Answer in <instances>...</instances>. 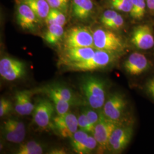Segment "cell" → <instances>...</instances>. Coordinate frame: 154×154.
<instances>
[{
    "label": "cell",
    "mask_w": 154,
    "mask_h": 154,
    "mask_svg": "<svg viewBox=\"0 0 154 154\" xmlns=\"http://www.w3.org/2000/svg\"><path fill=\"white\" fill-rule=\"evenodd\" d=\"M81 90L85 102L91 108L98 110L104 106L106 90L102 80L93 76L85 77L81 83Z\"/></svg>",
    "instance_id": "1"
},
{
    "label": "cell",
    "mask_w": 154,
    "mask_h": 154,
    "mask_svg": "<svg viewBox=\"0 0 154 154\" xmlns=\"http://www.w3.org/2000/svg\"><path fill=\"white\" fill-rule=\"evenodd\" d=\"M115 60L113 52L103 50H95L93 56L85 61L67 65L69 69L75 71L90 72L103 69Z\"/></svg>",
    "instance_id": "2"
},
{
    "label": "cell",
    "mask_w": 154,
    "mask_h": 154,
    "mask_svg": "<svg viewBox=\"0 0 154 154\" xmlns=\"http://www.w3.org/2000/svg\"><path fill=\"white\" fill-rule=\"evenodd\" d=\"M93 35L94 48L97 49L115 52L121 50L123 47L121 39L110 30L97 29Z\"/></svg>",
    "instance_id": "3"
},
{
    "label": "cell",
    "mask_w": 154,
    "mask_h": 154,
    "mask_svg": "<svg viewBox=\"0 0 154 154\" xmlns=\"http://www.w3.org/2000/svg\"><path fill=\"white\" fill-rule=\"evenodd\" d=\"M55 106L51 100L39 99L33 110V120L35 125L41 130H46L51 125Z\"/></svg>",
    "instance_id": "4"
},
{
    "label": "cell",
    "mask_w": 154,
    "mask_h": 154,
    "mask_svg": "<svg viewBox=\"0 0 154 154\" xmlns=\"http://www.w3.org/2000/svg\"><path fill=\"white\" fill-rule=\"evenodd\" d=\"M127 107L125 97L118 93L111 94L103 106V114L109 120L120 123Z\"/></svg>",
    "instance_id": "5"
},
{
    "label": "cell",
    "mask_w": 154,
    "mask_h": 154,
    "mask_svg": "<svg viewBox=\"0 0 154 154\" xmlns=\"http://www.w3.org/2000/svg\"><path fill=\"white\" fill-rule=\"evenodd\" d=\"M26 72V64L22 61L11 57H4L0 60V75L4 80L19 79L25 75Z\"/></svg>",
    "instance_id": "6"
},
{
    "label": "cell",
    "mask_w": 154,
    "mask_h": 154,
    "mask_svg": "<svg viewBox=\"0 0 154 154\" xmlns=\"http://www.w3.org/2000/svg\"><path fill=\"white\" fill-rule=\"evenodd\" d=\"M66 48H94L93 35L88 29L74 27L68 30L65 37Z\"/></svg>",
    "instance_id": "7"
},
{
    "label": "cell",
    "mask_w": 154,
    "mask_h": 154,
    "mask_svg": "<svg viewBox=\"0 0 154 154\" xmlns=\"http://www.w3.org/2000/svg\"><path fill=\"white\" fill-rule=\"evenodd\" d=\"M51 126L61 137L70 138L78 131V118L70 112L58 116L53 118Z\"/></svg>",
    "instance_id": "8"
},
{
    "label": "cell",
    "mask_w": 154,
    "mask_h": 154,
    "mask_svg": "<svg viewBox=\"0 0 154 154\" xmlns=\"http://www.w3.org/2000/svg\"><path fill=\"white\" fill-rule=\"evenodd\" d=\"M120 123L112 121L107 119L103 114L100 113V119L94 129V138L102 149H108L110 137L116 127Z\"/></svg>",
    "instance_id": "9"
},
{
    "label": "cell",
    "mask_w": 154,
    "mask_h": 154,
    "mask_svg": "<svg viewBox=\"0 0 154 154\" xmlns=\"http://www.w3.org/2000/svg\"><path fill=\"white\" fill-rule=\"evenodd\" d=\"M132 134L133 129L131 127L118 126L110 137L108 149L116 154L123 151L130 142Z\"/></svg>",
    "instance_id": "10"
},
{
    "label": "cell",
    "mask_w": 154,
    "mask_h": 154,
    "mask_svg": "<svg viewBox=\"0 0 154 154\" xmlns=\"http://www.w3.org/2000/svg\"><path fill=\"white\" fill-rule=\"evenodd\" d=\"M2 134L6 140L13 143H21L26 136L24 123L15 119H8L2 125Z\"/></svg>",
    "instance_id": "11"
},
{
    "label": "cell",
    "mask_w": 154,
    "mask_h": 154,
    "mask_svg": "<svg viewBox=\"0 0 154 154\" xmlns=\"http://www.w3.org/2000/svg\"><path fill=\"white\" fill-rule=\"evenodd\" d=\"M131 42L139 49L148 50L154 46V37L151 28L142 25L134 28Z\"/></svg>",
    "instance_id": "12"
},
{
    "label": "cell",
    "mask_w": 154,
    "mask_h": 154,
    "mask_svg": "<svg viewBox=\"0 0 154 154\" xmlns=\"http://www.w3.org/2000/svg\"><path fill=\"white\" fill-rule=\"evenodd\" d=\"M17 21L22 29L34 30L38 22V18L29 6L21 3L17 8Z\"/></svg>",
    "instance_id": "13"
},
{
    "label": "cell",
    "mask_w": 154,
    "mask_h": 154,
    "mask_svg": "<svg viewBox=\"0 0 154 154\" xmlns=\"http://www.w3.org/2000/svg\"><path fill=\"white\" fill-rule=\"evenodd\" d=\"M124 67L130 75H139L149 69V62L145 55L139 53H134L125 61Z\"/></svg>",
    "instance_id": "14"
},
{
    "label": "cell",
    "mask_w": 154,
    "mask_h": 154,
    "mask_svg": "<svg viewBox=\"0 0 154 154\" xmlns=\"http://www.w3.org/2000/svg\"><path fill=\"white\" fill-rule=\"evenodd\" d=\"M32 92L29 90L18 91L15 93L14 110L20 116H28L33 112L35 105L32 101Z\"/></svg>",
    "instance_id": "15"
},
{
    "label": "cell",
    "mask_w": 154,
    "mask_h": 154,
    "mask_svg": "<svg viewBox=\"0 0 154 154\" xmlns=\"http://www.w3.org/2000/svg\"><path fill=\"white\" fill-rule=\"evenodd\" d=\"M95 51L90 47L66 48L63 58L65 65L86 61L93 56Z\"/></svg>",
    "instance_id": "16"
},
{
    "label": "cell",
    "mask_w": 154,
    "mask_h": 154,
    "mask_svg": "<svg viewBox=\"0 0 154 154\" xmlns=\"http://www.w3.org/2000/svg\"><path fill=\"white\" fill-rule=\"evenodd\" d=\"M93 8L91 0H72L73 15L79 20H86L91 14Z\"/></svg>",
    "instance_id": "17"
},
{
    "label": "cell",
    "mask_w": 154,
    "mask_h": 154,
    "mask_svg": "<svg viewBox=\"0 0 154 154\" xmlns=\"http://www.w3.org/2000/svg\"><path fill=\"white\" fill-rule=\"evenodd\" d=\"M45 93L48 94L50 100L53 102L57 115L61 116L69 112L70 106H71L70 104L63 99L50 86L45 88Z\"/></svg>",
    "instance_id": "18"
},
{
    "label": "cell",
    "mask_w": 154,
    "mask_h": 154,
    "mask_svg": "<svg viewBox=\"0 0 154 154\" xmlns=\"http://www.w3.org/2000/svg\"><path fill=\"white\" fill-rule=\"evenodd\" d=\"M21 2L29 6L39 20H45L49 13L50 6L46 0H21Z\"/></svg>",
    "instance_id": "19"
},
{
    "label": "cell",
    "mask_w": 154,
    "mask_h": 154,
    "mask_svg": "<svg viewBox=\"0 0 154 154\" xmlns=\"http://www.w3.org/2000/svg\"><path fill=\"white\" fill-rule=\"evenodd\" d=\"M64 34L63 26L58 24H53L49 26L45 34V40L49 44H57L62 38Z\"/></svg>",
    "instance_id": "20"
},
{
    "label": "cell",
    "mask_w": 154,
    "mask_h": 154,
    "mask_svg": "<svg viewBox=\"0 0 154 154\" xmlns=\"http://www.w3.org/2000/svg\"><path fill=\"white\" fill-rule=\"evenodd\" d=\"M55 92L58 94L65 100L69 102L70 105H77L78 102L77 96L70 88L60 84H53L50 85Z\"/></svg>",
    "instance_id": "21"
},
{
    "label": "cell",
    "mask_w": 154,
    "mask_h": 154,
    "mask_svg": "<svg viewBox=\"0 0 154 154\" xmlns=\"http://www.w3.org/2000/svg\"><path fill=\"white\" fill-rule=\"evenodd\" d=\"M43 147L38 142L31 140L21 144L17 151V154H41L43 153Z\"/></svg>",
    "instance_id": "22"
},
{
    "label": "cell",
    "mask_w": 154,
    "mask_h": 154,
    "mask_svg": "<svg viewBox=\"0 0 154 154\" xmlns=\"http://www.w3.org/2000/svg\"><path fill=\"white\" fill-rule=\"evenodd\" d=\"M145 0H133V5L130 15L134 19L141 20L146 12Z\"/></svg>",
    "instance_id": "23"
},
{
    "label": "cell",
    "mask_w": 154,
    "mask_h": 154,
    "mask_svg": "<svg viewBox=\"0 0 154 154\" xmlns=\"http://www.w3.org/2000/svg\"><path fill=\"white\" fill-rule=\"evenodd\" d=\"M97 144V141L94 137L89 135L75 152L79 154H90L96 148Z\"/></svg>",
    "instance_id": "24"
},
{
    "label": "cell",
    "mask_w": 154,
    "mask_h": 154,
    "mask_svg": "<svg viewBox=\"0 0 154 154\" xmlns=\"http://www.w3.org/2000/svg\"><path fill=\"white\" fill-rule=\"evenodd\" d=\"M88 133L82 130H78L74 134V135L70 138L71 146L73 150L75 151L85 141V140L88 137Z\"/></svg>",
    "instance_id": "25"
},
{
    "label": "cell",
    "mask_w": 154,
    "mask_h": 154,
    "mask_svg": "<svg viewBox=\"0 0 154 154\" xmlns=\"http://www.w3.org/2000/svg\"><path fill=\"white\" fill-rule=\"evenodd\" d=\"M112 7L124 12H130L132 9L133 0H111Z\"/></svg>",
    "instance_id": "26"
},
{
    "label": "cell",
    "mask_w": 154,
    "mask_h": 154,
    "mask_svg": "<svg viewBox=\"0 0 154 154\" xmlns=\"http://www.w3.org/2000/svg\"><path fill=\"white\" fill-rule=\"evenodd\" d=\"M78 127L80 128L81 130L88 133H93L94 127L90 123V122L89 121L87 116L83 111L78 117Z\"/></svg>",
    "instance_id": "27"
},
{
    "label": "cell",
    "mask_w": 154,
    "mask_h": 154,
    "mask_svg": "<svg viewBox=\"0 0 154 154\" xmlns=\"http://www.w3.org/2000/svg\"><path fill=\"white\" fill-rule=\"evenodd\" d=\"M51 8L58 9L63 12L67 11L69 0H46Z\"/></svg>",
    "instance_id": "28"
},
{
    "label": "cell",
    "mask_w": 154,
    "mask_h": 154,
    "mask_svg": "<svg viewBox=\"0 0 154 154\" xmlns=\"http://www.w3.org/2000/svg\"><path fill=\"white\" fill-rule=\"evenodd\" d=\"M12 109L11 102L8 99L2 98L0 100V116L8 115Z\"/></svg>",
    "instance_id": "29"
},
{
    "label": "cell",
    "mask_w": 154,
    "mask_h": 154,
    "mask_svg": "<svg viewBox=\"0 0 154 154\" xmlns=\"http://www.w3.org/2000/svg\"><path fill=\"white\" fill-rule=\"evenodd\" d=\"M94 110V109L92 108L91 109L87 108V109H85L83 110V111L87 116L89 121L90 122V123L95 127V126L99 122V119H100V114H99L98 112H97Z\"/></svg>",
    "instance_id": "30"
},
{
    "label": "cell",
    "mask_w": 154,
    "mask_h": 154,
    "mask_svg": "<svg viewBox=\"0 0 154 154\" xmlns=\"http://www.w3.org/2000/svg\"><path fill=\"white\" fill-rule=\"evenodd\" d=\"M49 13L54 17L57 24L60 25L62 26L65 25L66 22V17L63 14V11L57 9L51 8L50 10Z\"/></svg>",
    "instance_id": "31"
},
{
    "label": "cell",
    "mask_w": 154,
    "mask_h": 154,
    "mask_svg": "<svg viewBox=\"0 0 154 154\" xmlns=\"http://www.w3.org/2000/svg\"><path fill=\"white\" fill-rule=\"evenodd\" d=\"M124 24V20L121 15L118 14L116 18L111 22L108 23L105 26L107 28L113 29H118L123 26Z\"/></svg>",
    "instance_id": "32"
},
{
    "label": "cell",
    "mask_w": 154,
    "mask_h": 154,
    "mask_svg": "<svg viewBox=\"0 0 154 154\" xmlns=\"http://www.w3.org/2000/svg\"><path fill=\"white\" fill-rule=\"evenodd\" d=\"M118 15V14L114 11H106L104 12L103 16L101 18V22L106 26L108 23H109L112 20H114Z\"/></svg>",
    "instance_id": "33"
},
{
    "label": "cell",
    "mask_w": 154,
    "mask_h": 154,
    "mask_svg": "<svg viewBox=\"0 0 154 154\" xmlns=\"http://www.w3.org/2000/svg\"><path fill=\"white\" fill-rule=\"evenodd\" d=\"M147 92L154 99V78L149 79L146 85Z\"/></svg>",
    "instance_id": "34"
},
{
    "label": "cell",
    "mask_w": 154,
    "mask_h": 154,
    "mask_svg": "<svg viewBox=\"0 0 154 154\" xmlns=\"http://www.w3.org/2000/svg\"><path fill=\"white\" fill-rule=\"evenodd\" d=\"M146 3L149 9L154 12V0H146Z\"/></svg>",
    "instance_id": "35"
},
{
    "label": "cell",
    "mask_w": 154,
    "mask_h": 154,
    "mask_svg": "<svg viewBox=\"0 0 154 154\" xmlns=\"http://www.w3.org/2000/svg\"><path fill=\"white\" fill-rule=\"evenodd\" d=\"M51 152H50V154H66V152H65V151H64L63 149H53V150H52L51 151Z\"/></svg>",
    "instance_id": "36"
}]
</instances>
